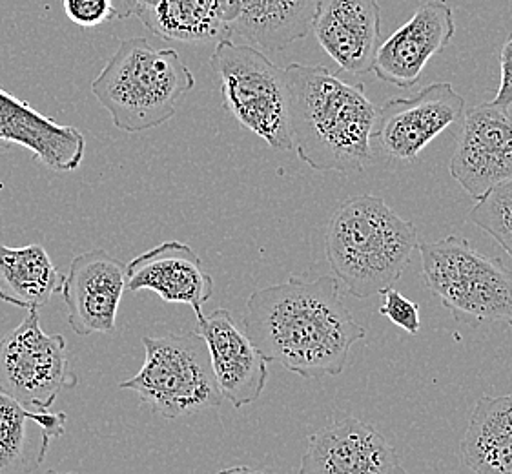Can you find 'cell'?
I'll return each instance as SVG.
<instances>
[{
  "label": "cell",
  "mask_w": 512,
  "mask_h": 474,
  "mask_svg": "<svg viewBox=\"0 0 512 474\" xmlns=\"http://www.w3.org/2000/svg\"><path fill=\"white\" fill-rule=\"evenodd\" d=\"M8 143H10V139L4 134H0V145H8Z\"/></svg>",
  "instance_id": "83f0119b"
},
{
  "label": "cell",
  "mask_w": 512,
  "mask_h": 474,
  "mask_svg": "<svg viewBox=\"0 0 512 474\" xmlns=\"http://www.w3.org/2000/svg\"><path fill=\"white\" fill-rule=\"evenodd\" d=\"M288 128L301 161L318 172L358 174L372 163L378 108L363 84L343 81L327 66L290 64Z\"/></svg>",
  "instance_id": "7a4b0ae2"
},
{
  "label": "cell",
  "mask_w": 512,
  "mask_h": 474,
  "mask_svg": "<svg viewBox=\"0 0 512 474\" xmlns=\"http://www.w3.org/2000/svg\"><path fill=\"white\" fill-rule=\"evenodd\" d=\"M456 33L454 13L447 0H429L418 6L409 21L379 44L372 72L379 81L409 90L436 53H441Z\"/></svg>",
  "instance_id": "4fadbf2b"
},
{
  "label": "cell",
  "mask_w": 512,
  "mask_h": 474,
  "mask_svg": "<svg viewBox=\"0 0 512 474\" xmlns=\"http://www.w3.org/2000/svg\"><path fill=\"white\" fill-rule=\"evenodd\" d=\"M194 86V73L179 53L135 37L121 41L92 92L119 130L139 134L168 123Z\"/></svg>",
  "instance_id": "277c9868"
},
{
  "label": "cell",
  "mask_w": 512,
  "mask_h": 474,
  "mask_svg": "<svg viewBox=\"0 0 512 474\" xmlns=\"http://www.w3.org/2000/svg\"><path fill=\"white\" fill-rule=\"evenodd\" d=\"M126 290H152L166 303L188 305L197 321L214 294V278L206 270L194 248L181 241H166L144 252L126 265Z\"/></svg>",
  "instance_id": "5bb4252c"
},
{
  "label": "cell",
  "mask_w": 512,
  "mask_h": 474,
  "mask_svg": "<svg viewBox=\"0 0 512 474\" xmlns=\"http://www.w3.org/2000/svg\"><path fill=\"white\" fill-rule=\"evenodd\" d=\"M44 411H31L0 392V474H31L44 462L50 438L33 436L31 423Z\"/></svg>",
  "instance_id": "44dd1931"
},
{
  "label": "cell",
  "mask_w": 512,
  "mask_h": 474,
  "mask_svg": "<svg viewBox=\"0 0 512 474\" xmlns=\"http://www.w3.org/2000/svg\"><path fill=\"white\" fill-rule=\"evenodd\" d=\"M64 276L42 245L11 248L0 243V299L19 309L44 307L61 292Z\"/></svg>",
  "instance_id": "ffe728a7"
},
{
  "label": "cell",
  "mask_w": 512,
  "mask_h": 474,
  "mask_svg": "<svg viewBox=\"0 0 512 474\" xmlns=\"http://www.w3.org/2000/svg\"><path fill=\"white\" fill-rule=\"evenodd\" d=\"M500 72H502V79H500V88L496 97L492 99L491 103L496 106H502L511 110L512 108V33L505 39L500 52Z\"/></svg>",
  "instance_id": "d4e9b609"
},
{
  "label": "cell",
  "mask_w": 512,
  "mask_h": 474,
  "mask_svg": "<svg viewBox=\"0 0 512 474\" xmlns=\"http://www.w3.org/2000/svg\"><path fill=\"white\" fill-rule=\"evenodd\" d=\"M460 451L474 474H512V392L476 402Z\"/></svg>",
  "instance_id": "d6986e66"
},
{
  "label": "cell",
  "mask_w": 512,
  "mask_h": 474,
  "mask_svg": "<svg viewBox=\"0 0 512 474\" xmlns=\"http://www.w3.org/2000/svg\"><path fill=\"white\" fill-rule=\"evenodd\" d=\"M144 365L119 389L134 391L164 420L216 409L223 403L205 340L197 332L144 336Z\"/></svg>",
  "instance_id": "8992f818"
},
{
  "label": "cell",
  "mask_w": 512,
  "mask_h": 474,
  "mask_svg": "<svg viewBox=\"0 0 512 474\" xmlns=\"http://www.w3.org/2000/svg\"><path fill=\"white\" fill-rule=\"evenodd\" d=\"M210 64L219 79L226 112L270 148L292 150L285 70L261 50L232 39L217 42Z\"/></svg>",
  "instance_id": "52a82bcc"
},
{
  "label": "cell",
  "mask_w": 512,
  "mask_h": 474,
  "mask_svg": "<svg viewBox=\"0 0 512 474\" xmlns=\"http://www.w3.org/2000/svg\"><path fill=\"white\" fill-rule=\"evenodd\" d=\"M418 245L414 223L372 194L347 197L330 216L325 234L330 268L356 299L392 289Z\"/></svg>",
  "instance_id": "3957f363"
},
{
  "label": "cell",
  "mask_w": 512,
  "mask_h": 474,
  "mask_svg": "<svg viewBox=\"0 0 512 474\" xmlns=\"http://www.w3.org/2000/svg\"><path fill=\"white\" fill-rule=\"evenodd\" d=\"M234 0H144L135 17L164 41L201 42L230 39Z\"/></svg>",
  "instance_id": "e0dca14e"
},
{
  "label": "cell",
  "mask_w": 512,
  "mask_h": 474,
  "mask_svg": "<svg viewBox=\"0 0 512 474\" xmlns=\"http://www.w3.org/2000/svg\"><path fill=\"white\" fill-rule=\"evenodd\" d=\"M423 279L454 320L472 329L502 321L512 325V270L478 252L460 236L418 245Z\"/></svg>",
  "instance_id": "5b68a950"
},
{
  "label": "cell",
  "mask_w": 512,
  "mask_h": 474,
  "mask_svg": "<svg viewBox=\"0 0 512 474\" xmlns=\"http://www.w3.org/2000/svg\"><path fill=\"white\" fill-rule=\"evenodd\" d=\"M246 336L259 354L305 380L345 371L350 349L367 336L341 296L336 276L287 281L246 299Z\"/></svg>",
  "instance_id": "6da1fadb"
},
{
  "label": "cell",
  "mask_w": 512,
  "mask_h": 474,
  "mask_svg": "<svg viewBox=\"0 0 512 474\" xmlns=\"http://www.w3.org/2000/svg\"><path fill=\"white\" fill-rule=\"evenodd\" d=\"M449 172L476 201L492 188L511 181L512 117L507 108L483 103L463 114Z\"/></svg>",
  "instance_id": "30bf717a"
},
{
  "label": "cell",
  "mask_w": 512,
  "mask_h": 474,
  "mask_svg": "<svg viewBox=\"0 0 512 474\" xmlns=\"http://www.w3.org/2000/svg\"><path fill=\"white\" fill-rule=\"evenodd\" d=\"M62 334H46L37 310L0 340V392L31 411H50L62 391L77 387Z\"/></svg>",
  "instance_id": "ba28073f"
},
{
  "label": "cell",
  "mask_w": 512,
  "mask_h": 474,
  "mask_svg": "<svg viewBox=\"0 0 512 474\" xmlns=\"http://www.w3.org/2000/svg\"><path fill=\"white\" fill-rule=\"evenodd\" d=\"M511 327H512V325H511Z\"/></svg>",
  "instance_id": "f546056e"
},
{
  "label": "cell",
  "mask_w": 512,
  "mask_h": 474,
  "mask_svg": "<svg viewBox=\"0 0 512 474\" xmlns=\"http://www.w3.org/2000/svg\"><path fill=\"white\" fill-rule=\"evenodd\" d=\"M465 114V99L451 83H434L378 110L372 141L390 161L412 165L432 141Z\"/></svg>",
  "instance_id": "9c48e42d"
},
{
  "label": "cell",
  "mask_w": 512,
  "mask_h": 474,
  "mask_svg": "<svg viewBox=\"0 0 512 474\" xmlns=\"http://www.w3.org/2000/svg\"><path fill=\"white\" fill-rule=\"evenodd\" d=\"M31 474H77V473H61V471H53V469H50V471H44V473H31Z\"/></svg>",
  "instance_id": "f1b7e54d"
},
{
  "label": "cell",
  "mask_w": 512,
  "mask_h": 474,
  "mask_svg": "<svg viewBox=\"0 0 512 474\" xmlns=\"http://www.w3.org/2000/svg\"><path fill=\"white\" fill-rule=\"evenodd\" d=\"M195 332L205 340L210 363L223 398L236 409L256 402L267 387V360L259 354L245 330L237 327L225 309L197 321Z\"/></svg>",
  "instance_id": "9a60e30c"
},
{
  "label": "cell",
  "mask_w": 512,
  "mask_h": 474,
  "mask_svg": "<svg viewBox=\"0 0 512 474\" xmlns=\"http://www.w3.org/2000/svg\"><path fill=\"white\" fill-rule=\"evenodd\" d=\"M383 294H385V301L379 307V314L385 316L396 327L416 336L421 329L420 305L412 299L405 298L394 287Z\"/></svg>",
  "instance_id": "603a6c76"
},
{
  "label": "cell",
  "mask_w": 512,
  "mask_h": 474,
  "mask_svg": "<svg viewBox=\"0 0 512 474\" xmlns=\"http://www.w3.org/2000/svg\"><path fill=\"white\" fill-rule=\"evenodd\" d=\"M319 0H234L230 35L261 52H281L312 31Z\"/></svg>",
  "instance_id": "ac0fdd59"
},
{
  "label": "cell",
  "mask_w": 512,
  "mask_h": 474,
  "mask_svg": "<svg viewBox=\"0 0 512 474\" xmlns=\"http://www.w3.org/2000/svg\"><path fill=\"white\" fill-rule=\"evenodd\" d=\"M64 13L81 28H97L117 19L112 0H62Z\"/></svg>",
  "instance_id": "cb8c5ba5"
},
{
  "label": "cell",
  "mask_w": 512,
  "mask_h": 474,
  "mask_svg": "<svg viewBox=\"0 0 512 474\" xmlns=\"http://www.w3.org/2000/svg\"><path fill=\"white\" fill-rule=\"evenodd\" d=\"M312 31L343 72L370 73L379 50L381 6L378 0H319Z\"/></svg>",
  "instance_id": "2e32d148"
},
{
  "label": "cell",
  "mask_w": 512,
  "mask_h": 474,
  "mask_svg": "<svg viewBox=\"0 0 512 474\" xmlns=\"http://www.w3.org/2000/svg\"><path fill=\"white\" fill-rule=\"evenodd\" d=\"M469 221L494 237L512 259V179L478 199Z\"/></svg>",
  "instance_id": "7402d4cb"
},
{
  "label": "cell",
  "mask_w": 512,
  "mask_h": 474,
  "mask_svg": "<svg viewBox=\"0 0 512 474\" xmlns=\"http://www.w3.org/2000/svg\"><path fill=\"white\" fill-rule=\"evenodd\" d=\"M117 19L123 21L128 17H135L137 10L143 6L144 0H112Z\"/></svg>",
  "instance_id": "484cf974"
},
{
  "label": "cell",
  "mask_w": 512,
  "mask_h": 474,
  "mask_svg": "<svg viewBox=\"0 0 512 474\" xmlns=\"http://www.w3.org/2000/svg\"><path fill=\"white\" fill-rule=\"evenodd\" d=\"M297 474H409L400 454L354 416L330 422L308 438Z\"/></svg>",
  "instance_id": "7c38bea8"
},
{
  "label": "cell",
  "mask_w": 512,
  "mask_h": 474,
  "mask_svg": "<svg viewBox=\"0 0 512 474\" xmlns=\"http://www.w3.org/2000/svg\"><path fill=\"white\" fill-rule=\"evenodd\" d=\"M126 290V265L103 248L82 252L62 281L68 323L77 336L113 334Z\"/></svg>",
  "instance_id": "8fae6325"
},
{
  "label": "cell",
  "mask_w": 512,
  "mask_h": 474,
  "mask_svg": "<svg viewBox=\"0 0 512 474\" xmlns=\"http://www.w3.org/2000/svg\"><path fill=\"white\" fill-rule=\"evenodd\" d=\"M216 474H268L267 471L254 469V467H246V465H236V467H226L217 471Z\"/></svg>",
  "instance_id": "4316f807"
}]
</instances>
